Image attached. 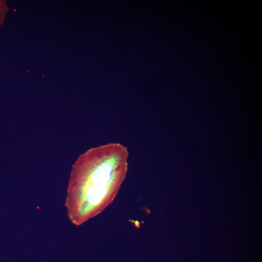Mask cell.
Returning a JSON list of instances; mask_svg holds the SVG:
<instances>
[{"mask_svg":"<svg viewBox=\"0 0 262 262\" xmlns=\"http://www.w3.org/2000/svg\"><path fill=\"white\" fill-rule=\"evenodd\" d=\"M9 7L5 0H0V26L4 22Z\"/></svg>","mask_w":262,"mask_h":262,"instance_id":"cell-2","label":"cell"},{"mask_svg":"<svg viewBox=\"0 0 262 262\" xmlns=\"http://www.w3.org/2000/svg\"><path fill=\"white\" fill-rule=\"evenodd\" d=\"M128 155L122 144L110 143L78 158L71 170L65 203L74 225L95 217L112 203L125 178Z\"/></svg>","mask_w":262,"mask_h":262,"instance_id":"cell-1","label":"cell"}]
</instances>
